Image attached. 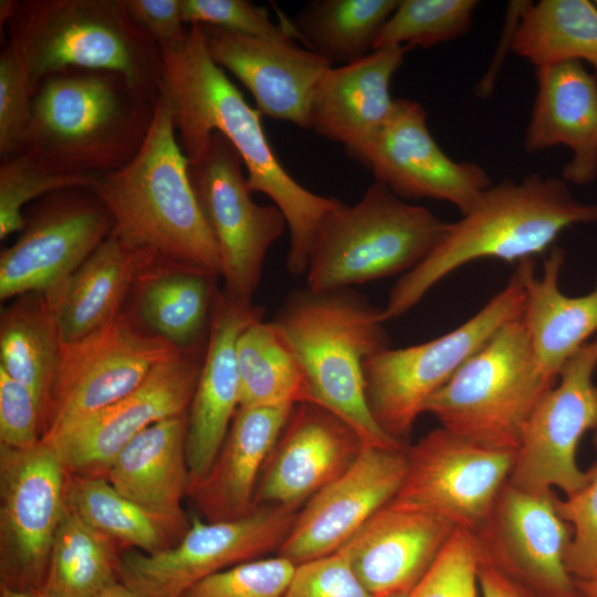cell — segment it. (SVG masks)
<instances>
[{
    "instance_id": "6da1fadb",
    "label": "cell",
    "mask_w": 597,
    "mask_h": 597,
    "mask_svg": "<svg viewBox=\"0 0 597 597\" xmlns=\"http://www.w3.org/2000/svg\"><path fill=\"white\" fill-rule=\"evenodd\" d=\"M161 56V93L169 102L177 140L188 160L207 148L212 133L222 134L245 166L250 191L270 197L286 219L289 272L306 273L325 219L343 201L312 192L286 171L266 138L261 113L212 61L199 24H190L185 39L163 49Z\"/></svg>"
},
{
    "instance_id": "7a4b0ae2",
    "label": "cell",
    "mask_w": 597,
    "mask_h": 597,
    "mask_svg": "<svg viewBox=\"0 0 597 597\" xmlns=\"http://www.w3.org/2000/svg\"><path fill=\"white\" fill-rule=\"evenodd\" d=\"M597 222V205L575 199L562 178L531 174L489 187L433 251L402 274L383 308L385 322L415 307L446 276L475 260L520 262L553 247L569 227Z\"/></svg>"
},
{
    "instance_id": "3957f363",
    "label": "cell",
    "mask_w": 597,
    "mask_h": 597,
    "mask_svg": "<svg viewBox=\"0 0 597 597\" xmlns=\"http://www.w3.org/2000/svg\"><path fill=\"white\" fill-rule=\"evenodd\" d=\"M188 163L169 102L160 93L137 154L123 168L101 175L91 190L109 212L113 232L126 244L218 277L222 275L219 248L192 189Z\"/></svg>"
},
{
    "instance_id": "277c9868",
    "label": "cell",
    "mask_w": 597,
    "mask_h": 597,
    "mask_svg": "<svg viewBox=\"0 0 597 597\" xmlns=\"http://www.w3.org/2000/svg\"><path fill=\"white\" fill-rule=\"evenodd\" d=\"M156 102L123 75L69 69L44 78L32 100L23 153L62 175H104L127 165Z\"/></svg>"
},
{
    "instance_id": "5b68a950",
    "label": "cell",
    "mask_w": 597,
    "mask_h": 597,
    "mask_svg": "<svg viewBox=\"0 0 597 597\" xmlns=\"http://www.w3.org/2000/svg\"><path fill=\"white\" fill-rule=\"evenodd\" d=\"M273 322L294 350L312 402L347 422L366 446L400 448L375 422L364 364L390 347L383 308L352 287L292 291Z\"/></svg>"
},
{
    "instance_id": "8992f818",
    "label": "cell",
    "mask_w": 597,
    "mask_h": 597,
    "mask_svg": "<svg viewBox=\"0 0 597 597\" xmlns=\"http://www.w3.org/2000/svg\"><path fill=\"white\" fill-rule=\"evenodd\" d=\"M4 25L33 94L49 75L84 69L118 73L155 102L160 96L161 50L123 0H17Z\"/></svg>"
},
{
    "instance_id": "52a82bcc",
    "label": "cell",
    "mask_w": 597,
    "mask_h": 597,
    "mask_svg": "<svg viewBox=\"0 0 597 597\" xmlns=\"http://www.w3.org/2000/svg\"><path fill=\"white\" fill-rule=\"evenodd\" d=\"M448 222L379 181L325 219L306 270L307 287L328 291L407 273L441 241Z\"/></svg>"
},
{
    "instance_id": "ba28073f",
    "label": "cell",
    "mask_w": 597,
    "mask_h": 597,
    "mask_svg": "<svg viewBox=\"0 0 597 597\" xmlns=\"http://www.w3.org/2000/svg\"><path fill=\"white\" fill-rule=\"evenodd\" d=\"M557 379L540 369L523 316L503 325L425 407L440 427L516 452L535 406Z\"/></svg>"
},
{
    "instance_id": "9c48e42d",
    "label": "cell",
    "mask_w": 597,
    "mask_h": 597,
    "mask_svg": "<svg viewBox=\"0 0 597 597\" xmlns=\"http://www.w3.org/2000/svg\"><path fill=\"white\" fill-rule=\"evenodd\" d=\"M525 292L516 271L472 317L431 341L386 348L364 364L366 399L381 431L408 446L430 397L503 325L523 316Z\"/></svg>"
},
{
    "instance_id": "30bf717a",
    "label": "cell",
    "mask_w": 597,
    "mask_h": 597,
    "mask_svg": "<svg viewBox=\"0 0 597 597\" xmlns=\"http://www.w3.org/2000/svg\"><path fill=\"white\" fill-rule=\"evenodd\" d=\"M181 353L121 314L80 339L62 343L41 441H54L127 396L156 365Z\"/></svg>"
},
{
    "instance_id": "8fae6325",
    "label": "cell",
    "mask_w": 597,
    "mask_h": 597,
    "mask_svg": "<svg viewBox=\"0 0 597 597\" xmlns=\"http://www.w3.org/2000/svg\"><path fill=\"white\" fill-rule=\"evenodd\" d=\"M188 175L205 219L218 244L223 293L251 304L269 249L287 229L283 212L251 198L242 159L220 133L188 160Z\"/></svg>"
},
{
    "instance_id": "7c38bea8",
    "label": "cell",
    "mask_w": 597,
    "mask_h": 597,
    "mask_svg": "<svg viewBox=\"0 0 597 597\" xmlns=\"http://www.w3.org/2000/svg\"><path fill=\"white\" fill-rule=\"evenodd\" d=\"M297 513L263 505L230 521L210 522L195 515L174 546L154 554L122 555L118 580L142 597H180L210 575L279 549Z\"/></svg>"
},
{
    "instance_id": "4fadbf2b",
    "label": "cell",
    "mask_w": 597,
    "mask_h": 597,
    "mask_svg": "<svg viewBox=\"0 0 597 597\" xmlns=\"http://www.w3.org/2000/svg\"><path fill=\"white\" fill-rule=\"evenodd\" d=\"M67 479L57 454L43 441L27 449L0 444L1 585L42 590L66 509Z\"/></svg>"
},
{
    "instance_id": "5bb4252c",
    "label": "cell",
    "mask_w": 597,
    "mask_h": 597,
    "mask_svg": "<svg viewBox=\"0 0 597 597\" xmlns=\"http://www.w3.org/2000/svg\"><path fill=\"white\" fill-rule=\"evenodd\" d=\"M407 472L390 504L475 532L509 481L515 452L484 447L439 427L407 446Z\"/></svg>"
},
{
    "instance_id": "9a60e30c",
    "label": "cell",
    "mask_w": 597,
    "mask_h": 597,
    "mask_svg": "<svg viewBox=\"0 0 597 597\" xmlns=\"http://www.w3.org/2000/svg\"><path fill=\"white\" fill-rule=\"evenodd\" d=\"M597 335L584 344L558 373L524 428L509 482L531 492L559 489L565 496L586 481L577 463L578 444L597 427Z\"/></svg>"
},
{
    "instance_id": "2e32d148",
    "label": "cell",
    "mask_w": 597,
    "mask_h": 597,
    "mask_svg": "<svg viewBox=\"0 0 597 597\" xmlns=\"http://www.w3.org/2000/svg\"><path fill=\"white\" fill-rule=\"evenodd\" d=\"M18 241L0 255V298H51L107 238L114 221L90 188L43 197Z\"/></svg>"
},
{
    "instance_id": "e0dca14e",
    "label": "cell",
    "mask_w": 597,
    "mask_h": 597,
    "mask_svg": "<svg viewBox=\"0 0 597 597\" xmlns=\"http://www.w3.org/2000/svg\"><path fill=\"white\" fill-rule=\"evenodd\" d=\"M555 500L553 491L531 492L507 481L473 533L482 557L537 597H578L565 563L572 530Z\"/></svg>"
},
{
    "instance_id": "ac0fdd59",
    "label": "cell",
    "mask_w": 597,
    "mask_h": 597,
    "mask_svg": "<svg viewBox=\"0 0 597 597\" xmlns=\"http://www.w3.org/2000/svg\"><path fill=\"white\" fill-rule=\"evenodd\" d=\"M202 359L182 352L156 365L127 396L46 444L69 474L105 478L118 452L139 432L188 412Z\"/></svg>"
},
{
    "instance_id": "d6986e66",
    "label": "cell",
    "mask_w": 597,
    "mask_h": 597,
    "mask_svg": "<svg viewBox=\"0 0 597 597\" xmlns=\"http://www.w3.org/2000/svg\"><path fill=\"white\" fill-rule=\"evenodd\" d=\"M362 163L399 198L446 201L461 214L492 186L483 167L455 161L440 148L429 132L423 106L411 100L395 101L391 116Z\"/></svg>"
},
{
    "instance_id": "ffe728a7",
    "label": "cell",
    "mask_w": 597,
    "mask_h": 597,
    "mask_svg": "<svg viewBox=\"0 0 597 597\" xmlns=\"http://www.w3.org/2000/svg\"><path fill=\"white\" fill-rule=\"evenodd\" d=\"M406 449L364 446L352 465L298 511L277 555L297 566L338 551L400 490Z\"/></svg>"
},
{
    "instance_id": "44dd1931",
    "label": "cell",
    "mask_w": 597,
    "mask_h": 597,
    "mask_svg": "<svg viewBox=\"0 0 597 597\" xmlns=\"http://www.w3.org/2000/svg\"><path fill=\"white\" fill-rule=\"evenodd\" d=\"M366 446L341 417L314 402L294 406L265 465L255 509L276 505L300 511L341 475Z\"/></svg>"
},
{
    "instance_id": "7402d4cb",
    "label": "cell",
    "mask_w": 597,
    "mask_h": 597,
    "mask_svg": "<svg viewBox=\"0 0 597 597\" xmlns=\"http://www.w3.org/2000/svg\"><path fill=\"white\" fill-rule=\"evenodd\" d=\"M212 61L233 74L269 117L311 129L314 95L327 61L293 40L258 38L199 24Z\"/></svg>"
},
{
    "instance_id": "603a6c76",
    "label": "cell",
    "mask_w": 597,
    "mask_h": 597,
    "mask_svg": "<svg viewBox=\"0 0 597 597\" xmlns=\"http://www.w3.org/2000/svg\"><path fill=\"white\" fill-rule=\"evenodd\" d=\"M263 315L262 306L240 304L223 291L217 290L214 293L209 316L208 344L188 410V492L210 470L239 409L237 342L242 331L262 320Z\"/></svg>"
},
{
    "instance_id": "cb8c5ba5",
    "label": "cell",
    "mask_w": 597,
    "mask_h": 597,
    "mask_svg": "<svg viewBox=\"0 0 597 597\" xmlns=\"http://www.w3.org/2000/svg\"><path fill=\"white\" fill-rule=\"evenodd\" d=\"M458 527L388 503L341 548L374 597H402L432 566Z\"/></svg>"
},
{
    "instance_id": "d4e9b609",
    "label": "cell",
    "mask_w": 597,
    "mask_h": 597,
    "mask_svg": "<svg viewBox=\"0 0 597 597\" xmlns=\"http://www.w3.org/2000/svg\"><path fill=\"white\" fill-rule=\"evenodd\" d=\"M407 50L383 46L356 62L331 66L312 102L311 129L362 161L392 114L390 83Z\"/></svg>"
},
{
    "instance_id": "484cf974",
    "label": "cell",
    "mask_w": 597,
    "mask_h": 597,
    "mask_svg": "<svg viewBox=\"0 0 597 597\" xmlns=\"http://www.w3.org/2000/svg\"><path fill=\"white\" fill-rule=\"evenodd\" d=\"M537 92L525 135L535 153L558 145L572 151L562 179L587 185L597 178V76L578 61L536 69Z\"/></svg>"
},
{
    "instance_id": "4316f807",
    "label": "cell",
    "mask_w": 597,
    "mask_h": 597,
    "mask_svg": "<svg viewBox=\"0 0 597 597\" xmlns=\"http://www.w3.org/2000/svg\"><path fill=\"white\" fill-rule=\"evenodd\" d=\"M293 408L239 407L210 470L188 492L201 519L230 521L255 510L262 470Z\"/></svg>"
},
{
    "instance_id": "83f0119b",
    "label": "cell",
    "mask_w": 597,
    "mask_h": 597,
    "mask_svg": "<svg viewBox=\"0 0 597 597\" xmlns=\"http://www.w3.org/2000/svg\"><path fill=\"white\" fill-rule=\"evenodd\" d=\"M565 251L557 245L548 250L543 273H534L533 258L517 262L525 292L523 321L541 371L551 379L584 344L597 335V277L587 294L569 296L559 287Z\"/></svg>"
},
{
    "instance_id": "f1b7e54d",
    "label": "cell",
    "mask_w": 597,
    "mask_h": 597,
    "mask_svg": "<svg viewBox=\"0 0 597 597\" xmlns=\"http://www.w3.org/2000/svg\"><path fill=\"white\" fill-rule=\"evenodd\" d=\"M188 412L160 420L133 438L115 457L105 478L146 510L189 525L181 509L188 493Z\"/></svg>"
},
{
    "instance_id": "f546056e",
    "label": "cell",
    "mask_w": 597,
    "mask_h": 597,
    "mask_svg": "<svg viewBox=\"0 0 597 597\" xmlns=\"http://www.w3.org/2000/svg\"><path fill=\"white\" fill-rule=\"evenodd\" d=\"M156 258L153 251L129 247L112 230L57 293L46 298L62 343L80 339L116 318L137 272Z\"/></svg>"
},
{
    "instance_id": "4dcf8cb0",
    "label": "cell",
    "mask_w": 597,
    "mask_h": 597,
    "mask_svg": "<svg viewBox=\"0 0 597 597\" xmlns=\"http://www.w3.org/2000/svg\"><path fill=\"white\" fill-rule=\"evenodd\" d=\"M512 50L536 69L585 61L597 74V4L588 0L523 2Z\"/></svg>"
},
{
    "instance_id": "1f68e13d",
    "label": "cell",
    "mask_w": 597,
    "mask_h": 597,
    "mask_svg": "<svg viewBox=\"0 0 597 597\" xmlns=\"http://www.w3.org/2000/svg\"><path fill=\"white\" fill-rule=\"evenodd\" d=\"M61 346L55 313L43 294L18 296L2 312L0 369L33 392L42 408L43 419Z\"/></svg>"
},
{
    "instance_id": "d6a6232c",
    "label": "cell",
    "mask_w": 597,
    "mask_h": 597,
    "mask_svg": "<svg viewBox=\"0 0 597 597\" xmlns=\"http://www.w3.org/2000/svg\"><path fill=\"white\" fill-rule=\"evenodd\" d=\"M66 504L115 543L134 546L145 554L174 546L189 527L138 505L104 476L69 474Z\"/></svg>"
},
{
    "instance_id": "836d02e7",
    "label": "cell",
    "mask_w": 597,
    "mask_h": 597,
    "mask_svg": "<svg viewBox=\"0 0 597 597\" xmlns=\"http://www.w3.org/2000/svg\"><path fill=\"white\" fill-rule=\"evenodd\" d=\"M240 408L312 402L303 368L284 334L272 322L248 325L237 342Z\"/></svg>"
},
{
    "instance_id": "e575fe53",
    "label": "cell",
    "mask_w": 597,
    "mask_h": 597,
    "mask_svg": "<svg viewBox=\"0 0 597 597\" xmlns=\"http://www.w3.org/2000/svg\"><path fill=\"white\" fill-rule=\"evenodd\" d=\"M399 0H314L290 23L296 39L332 66L374 51L376 39Z\"/></svg>"
},
{
    "instance_id": "d590c367",
    "label": "cell",
    "mask_w": 597,
    "mask_h": 597,
    "mask_svg": "<svg viewBox=\"0 0 597 597\" xmlns=\"http://www.w3.org/2000/svg\"><path fill=\"white\" fill-rule=\"evenodd\" d=\"M113 540L84 522L66 504L51 547L42 593L51 597H94L118 582Z\"/></svg>"
},
{
    "instance_id": "8d00e7d4",
    "label": "cell",
    "mask_w": 597,
    "mask_h": 597,
    "mask_svg": "<svg viewBox=\"0 0 597 597\" xmlns=\"http://www.w3.org/2000/svg\"><path fill=\"white\" fill-rule=\"evenodd\" d=\"M213 276L180 269L150 279L142 291L139 313L155 334L178 348L203 333L216 293Z\"/></svg>"
},
{
    "instance_id": "74e56055",
    "label": "cell",
    "mask_w": 597,
    "mask_h": 597,
    "mask_svg": "<svg viewBox=\"0 0 597 597\" xmlns=\"http://www.w3.org/2000/svg\"><path fill=\"white\" fill-rule=\"evenodd\" d=\"M475 0H400L381 28L374 50L400 45L431 48L470 29Z\"/></svg>"
},
{
    "instance_id": "f35d334b",
    "label": "cell",
    "mask_w": 597,
    "mask_h": 597,
    "mask_svg": "<svg viewBox=\"0 0 597 597\" xmlns=\"http://www.w3.org/2000/svg\"><path fill=\"white\" fill-rule=\"evenodd\" d=\"M101 175H62L48 170L24 153L1 159L0 238L24 229L23 207L66 188H92Z\"/></svg>"
},
{
    "instance_id": "ab89813d",
    "label": "cell",
    "mask_w": 597,
    "mask_h": 597,
    "mask_svg": "<svg viewBox=\"0 0 597 597\" xmlns=\"http://www.w3.org/2000/svg\"><path fill=\"white\" fill-rule=\"evenodd\" d=\"M480 563L475 534L457 528L426 575L402 597H478Z\"/></svg>"
},
{
    "instance_id": "60d3db41",
    "label": "cell",
    "mask_w": 597,
    "mask_h": 597,
    "mask_svg": "<svg viewBox=\"0 0 597 597\" xmlns=\"http://www.w3.org/2000/svg\"><path fill=\"white\" fill-rule=\"evenodd\" d=\"M295 567L280 555L261 557L210 575L181 597H284Z\"/></svg>"
},
{
    "instance_id": "b9f144b4",
    "label": "cell",
    "mask_w": 597,
    "mask_h": 597,
    "mask_svg": "<svg viewBox=\"0 0 597 597\" xmlns=\"http://www.w3.org/2000/svg\"><path fill=\"white\" fill-rule=\"evenodd\" d=\"M556 509L570 526L566 567L575 580L597 579V462L586 471V481L573 494L556 496Z\"/></svg>"
},
{
    "instance_id": "7bdbcfd3",
    "label": "cell",
    "mask_w": 597,
    "mask_h": 597,
    "mask_svg": "<svg viewBox=\"0 0 597 597\" xmlns=\"http://www.w3.org/2000/svg\"><path fill=\"white\" fill-rule=\"evenodd\" d=\"M184 23L208 24L228 32L279 40L296 39L290 20L275 23L266 7L248 0H180Z\"/></svg>"
},
{
    "instance_id": "ee69618b",
    "label": "cell",
    "mask_w": 597,
    "mask_h": 597,
    "mask_svg": "<svg viewBox=\"0 0 597 597\" xmlns=\"http://www.w3.org/2000/svg\"><path fill=\"white\" fill-rule=\"evenodd\" d=\"M33 95L24 70L7 43L0 54L1 159L23 153Z\"/></svg>"
},
{
    "instance_id": "f6af8a7d",
    "label": "cell",
    "mask_w": 597,
    "mask_h": 597,
    "mask_svg": "<svg viewBox=\"0 0 597 597\" xmlns=\"http://www.w3.org/2000/svg\"><path fill=\"white\" fill-rule=\"evenodd\" d=\"M284 597H374L342 551L300 564Z\"/></svg>"
},
{
    "instance_id": "bcb514c9",
    "label": "cell",
    "mask_w": 597,
    "mask_h": 597,
    "mask_svg": "<svg viewBox=\"0 0 597 597\" xmlns=\"http://www.w3.org/2000/svg\"><path fill=\"white\" fill-rule=\"evenodd\" d=\"M43 412L33 392L0 369V444L27 449L42 439Z\"/></svg>"
},
{
    "instance_id": "7dc6e473",
    "label": "cell",
    "mask_w": 597,
    "mask_h": 597,
    "mask_svg": "<svg viewBox=\"0 0 597 597\" xmlns=\"http://www.w3.org/2000/svg\"><path fill=\"white\" fill-rule=\"evenodd\" d=\"M132 20L160 48L172 46L185 39L180 0H123Z\"/></svg>"
},
{
    "instance_id": "c3c4849f",
    "label": "cell",
    "mask_w": 597,
    "mask_h": 597,
    "mask_svg": "<svg viewBox=\"0 0 597 597\" xmlns=\"http://www.w3.org/2000/svg\"><path fill=\"white\" fill-rule=\"evenodd\" d=\"M479 587L482 597H537L524 585L484 559L481 554Z\"/></svg>"
},
{
    "instance_id": "681fc988",
    "label": "cell",
    "mask_w": 597,
    "mask_h": 597,
    "mask_svg": "<svg viewBox=\"0 0 597 597\" xmlns=\"http://www.w3.org/2000/svg\"><path fill=\"white\" fill-rule=\"evenodd\" d=\"M94 597H142L139 594L127 587L122 582H116L106 587Z\"/></svg>"
},
{
    "instance_id": "f907efd6",
    "label": "cell",
    "mask_w": 597,
    "mask_h": 597,
    "mask_svg": "<svg viewBox=\"0 0 597 597\" xmlns=\"http://www.w3.org/2000/svg\"><path fill=\"white\" fill-rule=\"evenodd\" d=\"M0 597H51L42 591L18 590L0 584Z\"/></svg>"
},
{
    "instance_id": "816d5d0a",
    "label": "cell",
    "mask_w": 597,
    "mask_h": 597,
    "mask_svg": "<svg viewBox=\"0 0 597 597\" xmlns=\"http://www.w3.org/2000/svg\"><path fill=\"white\" fill-rule=\"evenodd\" d=\"M580 597H597V579L575 580Z\"/></svg>"
},
{
    "instance_id": "f5cc1de1",
    "label": "cell",
    "mask_w": 597,
    "mask_h": 597,
    "mask_svg": "<svg viewBox=\"0 0 597 597\" xmlns=\"http://www.w3.org/2000/svg\"><path fill=\"white\" fill-rule=\"evenodd\" d=\"M17 0H1L0 1V24L1 27L6 24V22L10 19L12 15L14 8H15Z\"/></svg>"
},
{
    "instance_id": "db71d44e",
    "label": "cell",
    "mask_w": 597,
    "mask_h": 597,
    "mask_svg": "<svg viewBox=\"0 0 597 597\" xmlns=\"http://www.w3.org/2000/svg\"><path fill=\"white\" fill-rule=\"evenodd\" d=\"M593 443H594V447L597 449V427L594 430Z\"/></svg>"
},
{
    "instance_id": "11a10c76",
    "label": "cell",
    "mask_w": 597,
    "mask_h": 597,
    "mask_svg": "<svg viewBox=\"0 0 597 597\" xmlns=\"http://www.w3.org/2000/svg\"><path fill=\"white\" fill-rule=\"evenodd\" d=\"M595 3L597 4V0L595 1Z\"/></svg>"
},
{
    "instance_id": "9f6ffc18",
    "label": "cell",
    "mask_w": 597,
    "mask_h": 597,
    "mask_svg": "<svg viewBox=\"0 0 597 597\" xmlns=\"http://www.w3.org/2000/svg\"><path fill=\"white\" fill-rule=\"evenodd\" d=\"M181 597V596H180Z\"/></svg>"
}]
</instances>
